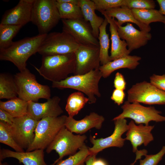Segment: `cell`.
Returning a JSON list of instances; mask_svg holds the SVG:
<instances>
[{"mask_svg":"<svg viewBox=\"0 0 165 165\" xmlns=\"http://www.w3.org/2000/svg\"><path fill=\"white\" fill-rule=\"evenodd\" d=\"M28 102L18 97L4 101H0V108L10 114L14 118L27 114Z\"/></svg>","mask_w":165,"mask_h":165,"instance_id":"25","label":"cell"},{"mask_svg":"<svg viewBox=\"0 0 165 165\" xmlns=\"http://www.w3.org/2000/svg\"><path fill=\"white\" fill-rule=\"evenodd\" d=\"M125 6L132 9H154L155 2L153 0H125Z\"/></svg>","mask_w":165,"mask_h":165,"instance_id":"35","label":"cell"},{"mask_svg":"<svg viewBox=\"0 0 165 165\" xmlns=\"http://www.w3.org/2000/svg\"><path fill=\"white\" fill-rule=\"evenodd\" d=\"M78 5L81 9L83 18L90 23L94 36L98 39L99 28L105 19L96 14V7L92 0H79Z\"/></svg>","mask_w":165,"mask_h":165,"instance_id":"24","label":"cell"},{"mask_svg":"<svg viewBox=\"0 0 165 165\" xmlns=\"http://www.w3.org/2000/svg\"><path fill=\"white\" fill-rule=\"evenodd\" d=\"M61 20L62 31L70 35L79 45L99 46L98 40L94 36L90 25L83 18Z\"/></svg>","mask_w":165,"mask_h":165,"instance_id":"12","label":"cell"},{"mask_svg":"<svg viewBox=\"0 0 165 165\" xmlns=\"http://www.w3.org/2000/svg\"><path fill=\"white\" fill-rule=\"evenodd\" d=\"M165 154V146H163L157 153L145 155L144 159L140 160L139 165H157Z\"/></svg>","mask_w":165,"mask_h":165,"instance_id":"36","label":"cell"},{"mask_svg":"<svg viewBox=\"0 0 165 165\" xmlns=\"http://www.w3.org/2000/svg\"><path fill=\"white\" fill-rule=\"evenodd\" d=\"M14 117L6 111L0 108V120L9 125H11Z\"/></svg>","mask_w":165,"mask_h":165,"instance_id":"40","label":"cell"},{"mask_svg":"<svg viewBox=\"0 0 165 165\" xmlns=\"http://www.w3.org/2000/svg\"><path fill=\"white\" fill-rule=\"evenodd\" d=\"M114 121V130L110 136L105 138L96 139L90 136V140L93 146L89 147L90 155H96L99 152L108 148H121L123 146L126 139L123 138L122 136L127 130V121L125 119H120Z\"/></svg>","mask_w":165,"mask_h":165,"instance_id":"14","label":"cell"},{"mask_svg":"<svg viewBox=\"0 0 165 165\" xmlns=\"http://www.w3.org/2000/svg\"><path fill=\"white\" fill-rule=\"evenodd\" d=\"M0 142L13 148L16 152H24V149L16 142L9 132L6 123L0 121Z\"/></svg>","mask_w":165,"mask_h":165,"instance_id":"33","label":"cell"},{"mask_svg":"<svg viewBox=\"0 0 165 165\" xmlns=\"http://www.w3.org/2000/svg\"><path fill=\"white\" fill-rule=\"evenodd\" d=\"M125 96L124 90L115 89L113 91L111 98L115 103L120 105L123 104Z\"/></svg>","mask_w":165,"mask_h":165,"instance_id":"39","label":"cell"},{"mask_svg":"<svg viewBox=\"0 0 165 165\" xmlns=\"http://www.w3.org/2000/svg\"><path fill=\"white\" fill-rule=\"evenodd\" d=\"M156 1L159 6V12L165 16V0H157Z\"/></svg>","mask_w":165,"mask_h":165,"instance_id":"41","label":"cell"},{"mask_svg":"<svg viewBox=\"0 0 165 165\" xmlns=\"http://www.w3.org/2000/svg\"><path fill=\"white\" fill-rule=\"evenodd\" d=\"M91 165H108V164L104 159L96 158L93 161Z\"/></svg>","mask_w":165,"mask_h":165,"instance_id":"42","label":"cell"},{"mask_svg":"<svg viewBox=\"0 0 165 165\" xmlns=\"http://www.w3.org/2000/svg\"><path fill=\"white\" fill-rule=\"evenodd\" d=\"M131 11L137 20L148 26L152 22H165V16L155 9H132Z\"/></svg>","mask_w":165,"mask_h":165,"instance_id":"26","label":"cell"},{"mask_svg":"<svg viewBox=\"0 0 165 165\" xmlns=\"http://www.w3.org/2000/svg\"><path fill=\"white\" fill-rule=\"evenodd\" d=\"M117 26L119 35L121 39L126 42L130 52L145 45L152 38V35L149 32L138 30L131 23H127L124 26Z\"/></svg>","mask_w":165,"mask_h":165,"instance_id":"17","label":"cell"},{"mask_svg":"<svg viewBox=\"0 0 165 165\" xmlns=\"http://www.w3.org/2000/svg\"><path fill=\"white\" fill-rule=\"evenodd\" d=\"M108 23L106 18L99 28L98 39L99 45L100 64L101 65L110 61L108 50L110 46L109 35L106 32V27Z\"/></svg>","mask_w":165,"mask_h":165,"instance_id":"28","label":"cell"},{"mask_svg":"<svg viewBox=\"0 0 165 165\" xmlns=\"http://www.w3.org/2000/svg\"><path fill=\"white\" fill-rule=\"evenodd\" d=\"M58 2H64L78 5L79 0H57Z\"/></svg>","mask_w":165,"mask_h":165,"instance_id":"44","label":"cell"},{"mask_svg":"<svg viewBox=\"0 0 165 165\" xmlns=\"http://www.w3.org/2000/svg\"><path fill=\"white\" fill-rule=\"evenodd\" d=\"M14 78L20 98L28 102H37L41 98L47 100L50 98V87L39 83L35 75L28 68L17 73Z\"/></svg>","mask_w":165,"mask_h":165,"instance_id":"4","label":"cell"},{"mask_svg":"<svg viewBox=\"0 0 165 165\" xmlns=\"http://www.w3.org/2000/svg\"><path fill=\"white\" fill-rule=\"evenodd\" d=\"M38 121L27 114L14 118L11 125L6 124L16 142L23 149H27L34 139L35 130Z\"/></svg>","mask_w":165,"mask_h":165,"instance_id":"11","label":"cell"},{"mask_svg":"<svg viewBox=\"0 0 165 165\" xmlns=\"http://www.w3.org/2000/svg\"><path fill=\"white\" fill-rule=\"evenodd\" d=\"M23 27L0 24V50L8 48L12 43L13 38Z\"/></svg>","mask_w":165,"mask_h":165,"instance_id":"31","label":"cell"},{"mask_svg":"<svg viewBox=\"0 0 165 165\" xmlns=\"http://www.w3.org/2000/svg\"><path fill=\"white\" fill-rule=\"evenodd\" d=\"M127 93V101L130 103L165 105V92L145 81L134 85Z\"/></svg>","mask_w":165,"mask_h":165,"instance_id":"10","label":"cell"},{"mask_svg":"<svg viewBox=\"0 0 165 165\" xmlns=\"http://www.w3.org/2000/svg\"><path fill=\"white\" fill-rule=\"evenodd\" d=\"M35 0H20L13 8L6 11L3 15L0 24L21 25L31 21Z\"/></svg>","mask_w":165,"mask_h":165,"instance_id":"15","label":"cell"},{"mask_svg":"<svg viewBox=\"0 0 165 165\" xmlns=\"http://www.w3.org/2000/svg\"><path fill=\"white\" fill-rule=\"evenodd\" d=\"M164 25H165V22H164Z\"/></svg>","mask_w":165,"mask_h":165,"instance_id":"47","label":"cell"},{"mask_svg":"<svg viewBox=\"0 0 165 165\" xmlns=\"http://www.w3.org/2000/svg\"><path fill=\"white\" fill-rule=\"evenodd\" d=\"M141 57L136 55L127 56L113 61L105 64L100 65L99 69L102 77L106 78L114 71L120 68H127L134 69L139 64Z\"/></svg>","mask_w":165,"mask_h":165,"instance_id":"23","label":"cell"},{"mask_svg":"<svg viewBox=\"0 0 165 165\" xmlns=\"http://www.w3.org/2000/svg\"><path fill=\"white\" fill-rule=\"evenodd\" d=\"M90 155L89 147L85 144L78 152L70 156L66 159L60 160L57 163V165H84L87 157Z\"/></svg>","mask_w":165,"mask_h":165,"instance_id":"32","label":"cell"},{"mask_svg":"<svg viewBox=\"0 0 165 165\" xmlns=\"http://www.w3.org/2000/svg\"><path fill=\"white\" fill-rule=\"evenodd\" d=\"M96 155L89 156L87 157L85 162L86 165H91L93 161L96 158Z\"/></svg>","mask_w":165,"mask_h":165,"instance_id":"43","label":"cell"},{"mask_svg":"<svg viewBox=\"0 0 165 165\" xmlns=\"http://www.w3.org/2000/svg\"><path fill=\"white\" fill-rule=\"evenodd\" d=\"M18 96L16 86L13 77L5 73L0 74V99L10 100Z\"/></svg>","mask_w":165,"mask_h":165,"instance_id":"27","label":"cell"},{"mask_svg":"<svg viewBox=\"0 0 165 165\" xmlns=\"http://www.w3.org/2000/svg\"><path fill=\"white\" fill-rule=\"evenodd\" d=\"M42 64L39 68L34 66L45 79L53 82H59L74 74L76 60L74 53L61 55L42 56Z\"/></svg>","mask_w":165,"mask_h":165,"instance_id":"2","label":"cell"},{"mask_svg":"<svg viewBox=\"0 0 165 165\" xmlns=\"http://www.w3.org/2000/svg\"><path fill=\"white\" fill-rule=\"evenodd\" d=\"M102 77L99 69H97L83 75H74L60 81L53 82L52 86L54 88H70L77 90L87 96L89 103L93 104L96 101V97H99L101 96L98 85Z\"/></svg>","mask_w":165,"mask_h":165,"instance_id":"3","label":"cell"},{"mask_svg":"<svg viewBox=\"0 0 165 165\" xmlns=\"http://www.w3.org/2000/svg\"><path fill=\"white\" fill-rule=\"evenodd\" d=\"M86 136L83 134L74 135L65 127L62 128L46 148L47 153L55 150L59 157L51 165H55L65 156L76 153L85 144Z\"/></svg>","mask_w":165,"mask_h":165,"instance_id":"7","label":"cell"},{"mask_svg":"<svg viewBox=\"0 0 165 165\" xmlns=\"http://www.w3.org/2000/svg\"><path fill=\"white\" fill-rule=\"evenodd\" d=\"M0 165H10L6 162L4 163H0Z\"/></svg>","mask_w":165,"mask_h":165,"instance_id":"45","label":"cell"},{"mask_svg":"<svg viewBox=\"0 0 165 165\" xmlns=\"http://www.w3.org/2000/svg\"><path fill=\"white\" fill-rule=\"evenodd\" d=\"M46 35L39 34L13 42L8 48L0 50V60L12 63L20 72L24 70L27 68V60L38 53Z\"/></svg>","mask_w":165,"mask_h":165,"instance_id":"1","label":"cell"},{"mask_svg":"<svg viewBox=\"0 0 165 165\" xmlns=\"http://www.w3.org/2000/svg\"><path fill=\"white\" fill-rule=\"evenodd\" d=\"M137 162V161H135V160H134V162L133 163H131L130 165H134V164L135 163Z\"/></svg>","mask_w":165,"mask_h":165,"instance_id":"46","label":"cell"},{"mask_svg":"<svg viewBox=\"0 0 165 165\" xmlns=\"http://www.w3.org/2000/svg\"><path fill=\"white\" fill-rule=\"evenodd\" d=\"M126 83L123 75L119 72H117L114 81V86L116 89L124 90Z\"/></svg>","mask_w":165,"mask_h":165,"instance_id":"38","label":"cell"},{"mask_svg":"<svg viewBox=\"0 0 165 165\" xmlns=\"http://www.w3.org/2000/svg\"><path fill=\"white\" fill-rule=\"evenodd\" d=\"M60 98L55 96L40 103L31 101H28L27 115L37 121L48 117H57L63 112L59 105Z\"/></svg>","mask_w":165,"mask_h":165,"instance_id":"16","label":"cell"},{"mask_svg":"<svg viewBox=\"0 0 165 165\" xmlns=\"http://www.w3.org/2000/svg\"><path fill=\"white\" fill-rule=\"evenodd\" d=\"M56 5L61 19L83 18L81 9L78 5L56 1Z\"/></svg>","mask_w":165,"mask_h":165,"instance_id":"30","label":"cell"},{"mask_svg":"<svg viewBox=\"0 0 165 165\" xmlns=\"http://www.w3.org/2000/svg\"><path fill=\"white\" fill-rule=\"evenodd\" d=\"M17 160L19 163L24 165H48L44 159L43 149H36L30 152H21L13 151L7 149L0 150V163L7 158Z\"/></svg>","mask_w":165,"mask_h":165,"instance_id":"20","label":"cell"},{"mask_svg":"<svg viewBox=\"0 0 165 165\" xmlns=\"http://www.w3.org/2000/svg\"><path fill=\"white\" fill-rule=\"evenodd\" d=\"M122 112L114 118V121L120 119L129 118L132 119L137 124H144L149 125L151 121L157 122L165 121V116L160 115V111L153 106L145 107L137 102L130 103L127 101L121 106Z\"/></svg>","mask_w":165,"mask_h":165,"instance_id":"9","label":"cell"},{"mask_svg":"<svg viewBox=\"0 0 165 165\" xmlns=\"http://www.w3.org/2000/svg\"><path fill=\"white\" fill-rule=\"evenodd\" d=\"M101 14H105L111 17L115 18L117 25L122 26L126 22L135 24L139 28L141 31L149 32L151 30L150 26L144 25L134 17L131 9L125 6L108 9L105 11L100 12Z\"/></svg>","mask_w":165,"mask_h":165,"instance_id":"22","label":"cell"},{"mask_svg":"<svg viewBox=\"0 0 165 165\" xmlns=\"http://www.w3.org/2000/svg\"><path fill=\"white\" fill-rule=\"evenodd\" d=\"M80 45L67 33L54 32L47 34L38 53L42 56L74 53Z\"/></svg>","mask_w":165,"mask_h":165,"instance_id":"8","label":"cell"},{"mask_svg":"<svg viewBox=\"0 0 165 165\" xmlns=\"http://www.w3.org/2000/svg\"><path fill=\"white\" fill-rule=\"evenodd\" d=\"M67 116L48 117L38 121L35 130V137L26 152L46 149L59 131L65 127Z\"/></svg>","mask_w":165,"mask_h":165,"instance_id":"6","label":"cell"},{"mask_svg":"<svg viewBox=\"0 0 165 165\" xmlns=\"http://www.w3.org/2000/svg\"><path fill=\"white\" fill-rule=\"evenodd\" d=\"M61 19L56 0H35L31 22L39 34H47Z\"/></svg>","mask_w":165,"mask_h":165,"instance_id":"5","label":"cell"},{"mask_svg":"<svg viewBox=\"0 0 165 165\" xmlns=\"http://www.w3.org/2000/svg\"><path fill=\"white\" fill-rule=\"evenodd\" d=\"M150 83L158 89L165 92V74H153L150 77Z\"/></svg>","mask_w":165,"mask_h":165,"instance_id":"37","label":"cell"},{"mask_svg":"<svg viewBox=\"0 0 165 165\" xmlns=\"http://www.w3.org/2000/svg\"><path fill=\"white\" fill-rule=\"evenodd\" d=\"M74 53L76 67L74 75H82L99 69L100 66L99 46L80 45Z\"/></svg>","mask_w":165,"mask_h":165,"instance_id":"13","label":"cell"},{"mask_svg":"<svg viewBox=\"0 0 165 165\" xmlns=\"http://www.w3.org/2000/svg\"><path fill=\"white\" fill-rule=\"evenodd\" d=\"M104 120L105 118L103 116L92 112L79 120H76L73 117L67 116L65 127L72 133L82 134L93 128L100 129Z\"/></svg>","mask_w":165,"mask_h":165,"instance_id":"19","label":"cell"},{"mask_svg":"<svg viewBox=\"0 0 165 165\" xmlns=\"http://www.w3.org/2000/svg\"><path fill=\"white\" fill-rule=\"evenodd\" d=\"M109 24L111 45L110 61L129 55L130 52L127 48V45L124 40H122L118 31V26L115 18L103 14Z\"/></svg>","mask_w":165,"mask_h":165,"instance_id":"21","label":"cell"},{"mask_svg":"<svg viewBox=\"0 0 165 165\" xmlns=\"http://www.w3.org/2000/svg\"><path fill=\"white\" fill-rule=\"evenodd\" d=\"M154 127V126L144 125L143 124L136 125L133 120L129 123L125 139L131 142L134 152L136 153L138 150V146L142 144L147 146L153 140L151 131Z\"/></svg>","mask_w":165,"mask_h":165,"instance_id":"18","label":"cell"},{"mask_svg":"<svg viewBox=\"0 0 165 165\" xmlns=\"http://www.w3.org/2000/svg\"><path fill=\"white\" fill-rule=\"evenodd\" d=\"M99 12L124 6L125 0H92Z\"/></svg>","mask_w":165,"mask_h":165,"instance_id":"34","label":"cell"},{"mask_svg":"<svg viewBox=\"0 0 165 165\" xmlns=\"http://www.w3.org/2000/svg\"><path fill=\"white\" fill-rule=\"evenodd\" d=\"M89 101L88 98L80 92H75L70 94L67 99L65 108L68 116L73 117L77 115Z\"/></svg>","mask_w":165,"mask_h":165,"instance_id":"29","label":"cell"}]
</instances>
